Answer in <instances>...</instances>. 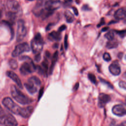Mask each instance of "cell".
Masks as SVG:
<instances>
[{
  "mask_svg": "<svg viewBox=\"0 0 126 126\" xmlns=\"http://www.w3.org/2000/svg\"><path fill=\"white\" fill-rule=\"evenodd\" d=\"M10 67L13 69H16L18 67V63L14 59H11L9 62Z\"/></svg>",
  "mask_w": 126,
  "mask_h": 126,
  "instance_id": "23",
  "label": "cell"
},
{
  "mask_svg": "<svg viewBox=\"0 0 126 126\" xmlns=\"http://www.w3.org/2000/svg\"><path fill=\"white\" fill-rule=\"evenodd\" d=\"M64 46L65 50H67L68 47V42H67V35L65 34L64 39Z\"/></svg>",
  "mask_w": 126,
  "mask_h": 126,
  "instance_id": "29",
  "label": "cell"
},
{
  "mask_svg": "<svg viewBox=\"0 0 126 126\" xmlns=\"http://www.w3.org/2000/svg\"><path fill=\"white\" fill-rule=\"evenodd\" d=\"M10 92L13 98L21 104H28L33 101L32 99L24 94L15 85L11 86L10 88Z\"/></svg>",
  "mask_w": 126,
  "mask_h": 126,
  "instance_id": "1",
  "label": "cell"
},
{
  "mask_svg": "<svg viewBox=\"0 0 126 126\" xmlns=\"http://www.w3.org/2000/svg\"></svg>",
  "mask_w": 126,
  "mask_h": 126,
  "instance_id": "44",
  "label": "cell"
},
{
  "mask_svg": "<svg viewBox=\"0 0 126 126\" xmlns=\"http://www.w3.org/2000/svg\"><path fill=\"white\" fill-rule=\"evenodd\" d=\"M119 86L121 88L124 89V90H126V82L125 81H120L119 82Z\"/></svg>",
  "mask_w": 126,
  "mask_h": 126,
  "instance_id": "28",
  "label": "cell"
},
{
  "mask_svg": "<svg viewBox=\"0 0 126 126\" xmlns=\"http://www.w3.org/2000/svg\"><path fill=\"white\" fill-rule=\"evenodd\" d=\"M62 38L61 32L58 31H53L48 36V38L51 41H59Z\"/></svg>",
  "mask_w": 126,
  "mask_h": 126,
  "instance_id": "16",
  "label": "cell"
},
{
  "mask_svg": "<svg viewBox=\"0 0 126 126\" xmlns=\"http://www.w3.org/2000/svg\"><path fill=\"white\" fill-rule=\"evenodd\" d=\"M53 24L52 23H49L48 26L46 27V31H49L51 29V28H52V27L53 26Z\"/></svg>",
  "mask_w": 126,
  "mask_h": 126,
  "instance_id": "37",
  "label": "cell"
},
{
  "mask_svg": "<svg viewBox=\"0 0 126 126\" xmlns=\"http://www.w3.org/2000/svg\"><path fill=\"white\" fill-rule=\"evenodd\" d=\"M41 59V55L40 54H37V55H35L34 56V60L35 62H38Z\"/></svg>",
  "mask_w": 126,
  "mask_h": 126,
  "instance_id": "31",
  "label": "cell"
},
{
  "mask_svg": "<svg viewBox=\"0 0 126 126\" xmlns=\"http://www.w3.org/2000/svg\"><path fill=\"white\" fill-rule=\"evenodd\" d=\"M0 124L4 126H17L18 123L15 117L10 114H5L0 118Z\"/></svg>",
  "mask_w": 126,
  "mask_h": 126,
  "instance_id": "7",
  "label": "cell"
},
{
  "mask_svg": "<svg viewBox=\"0 0 126 126\" xmlns=\"http://www.w3.org/2000/svg\"><path fill=\"white\" fill-rule=\"evenodd\" d=\"M82 9L84 11H88L90 10V8L89 7V6L87 4H85L82 6Z\"/></svg>",
  "mask_w": 126,
  "mask_h": 126,
  "instance_id": "33",
  "label": "cell"
},
{
  "mask_svg": "<svg viewBox=\"0 0 126 126\" xmlns=\"http://www.w3.org/2000/svg\"><path fill=\"white\" fill-rule=\"evenodd\" d=\"M112 111L114 115L120 117L125 115L126 113L125 107L122 104L114 105L112 109Z\"/></svg>",
  "mask_w": 126,
  "mask_h": 126,
  "instance_id": "10",
  "label": "cell"
},
{
  "mask_svg": "<svg viewBox=\"0 0 126 126\" xmlns=\"http://www.w3.org/2000/svg\"><path fill=\"white\" fill-rule=\"evenodd\" d=\"M58 51H56L53 56H52V61H51V64L50 67V69H49V74H52L53 70L54 69V67L55 65L56 64V63L58 60Z\"/></svg>",
  "mask_w": 126,
  "mask_h": 126,
  "instance_id": "18",
  "label": "cell"
},
{
  "mask_svg": "<svg viewBox=\"0 0 126 126\" xmlns=\"http://www.w3.org/2000/svg\"><path fill=\"white\" fill-rule=\"evenodd\" d=\"M58 47V44L57 43H55L53 45V48H57Z\"/></svg>",
  "mask_w": 126,
  "mask_h": 126,
  "instance_id": "42",
  "label": "cell"
},
{
  "mask_svg": "<svg viewBox=\"0 0 126 126\" xmlns=\"http://www.w3.org/2000/svg\"><path fill=\"white\" fill-rule=\"evenodd\" d=\"M2 102L3 105L10 112L16 115L19 114L21 107L16 104L11 98L5 97L3 99Z\"/></svg>",
  "mask_w": 126,
  "mask_h": 126,
  "instance_id": "5",
  "label": "cell"
},
{
  "mask_svg": "<svg viewBox=\"0 0 126 126\" xmlns=\"http://www.w3.org/2000/svg\"><path fill=\"white\" fill-rule=\"evenodd\" d=\"M109 70L112 74L115 76L119 75L121 72L120 64L116 61L112 63L109 65Z\"/></svg>",
  "mask_w": 126,
  "mask_h": 126,
  "instance_id": "13",
  "label": "cell"
},
{
  "mask_svg": "<svg viewBox=\"0 0 126 126\" xmlns=\"http://www.w3.org/2000/svg\"><path fill=\"white\" fill-rule=\"evenodd\" d=\"M99 80L102 82V83L105 84V85H106L107 87H108L109 88H110L111 89H113V86L112 84H111L108 81H107L106 80H105V79H103L102 78H100V77H99Z\"/></svg>",
  "mask_w": 126,
  "mask_h": 126,
  "instance_id": "25",
  "label": "cell"
},
{
  "mask_svg": "<svg viewBox=\"0 0 126 126\" xmlns=\"http://www.w3.org/2000/svg\"><path fill=\"white\" fill-rule=\"evenodd\" d=\"M111 100L109 95L104 93H101L98 95V105L100 107H103L104 105L109 102Z\"/></svg>",
  "mask_w": 126,
  "mask_h": 126,
  "instance_id": "11",
  "label": "cell"
},
{
  "mask_svg": "<svg viewBox=\"0 0 126 126\" xmlns=\"http://www.w3.org/2000/svg\"><path fill=\"white\" fill-rule=\"evenodd\" d=\"M103 59L106 62H109L111 60V57L108 53L105 52L103 55Z\"/></svg>",
  "mask_w": 126,
  "mask_h": 126,
  "instance_id": "26",
  "label": "cell"
},
{
  "mask_svg": "<svg viewBox=\"0 0 126 126\" xmlns=\"http://www.w3.org/2000/svg\"><path fill=\"white\" fill-rule=\"evenodd\" d=\"M123 53H120L119 54V55H118V57L120 58V59H121L122 58V57H123Z\"/></svg>",
  "mask_w": 126,
  "mask_h": 126,
  "instance_id": "41",
  "label": "cell"
},
{
  "mask_svg": "<svg viewBox=\"0 0 126 126\" xmlns=\"http://www.w3.org/2000/svg\"><path fill=\"white\" fill-rule=\"evenodd\" d=\"M64 17L65 18L66 21L68 23H71L73 22L74 20V17L72 14V13L68 10H65L64 12Z\"/></svg>",
  "mask_w": 126,
  "mask_h": 126,
  "instance_id": "19",
  "label": "cell"
},
{
  "mask_svg": "<svg viewBox=\"0 0 126 126\" xmlns=\"http://www.w3.org/2000/svg\"><path fill=\"white\" fill-rule=\"evenodd\" d=\"M104 36L109 41L112 40L114 39V36H115L114 33L112 31H109V32H107L106 34H105Z\"/></svg>",
  "mask_w": 126,
  "mask_h": 126,
  "instance_id": "22",
  "label": "cell"
},
{
  "mask_svg": "<svg viewBox=\"0 0 126 126\" xmlns=\"http://www.w3.org/2000/svg\"><path fill=\"white\" fill-rule=\"evenodd\" d=\"M105 24V21H104V19L103 18H101L100 20V22L98 23V24L97 25V27H100V26H101L102 25H103Z\"/></svg>",
  "mask_w": 126,
  "mask_h": 126,
  "instance_id": "32",
  "label": "cell"
},
{
  "mask_svg": "<svg viewBox=\"0 0 126 126\" xmlns=\"http://www.w3.org/2000/svg\"><path fill=\"white\" fill-rule=\"evenodd\" d=\"M6 75L11 78L13 81H14L17 85L21 89H23V85L22 82L18 77V76L13 71H7L6 72Z\"/></svg>",
  "mask_w": 126,
  "mask_h": 126,
  "instance_id": "14",
  "label": "cell"
},
{
  "mask_svg": "<svg viewBox=\"0 0 126 126\" xmlns=\"http://www.w3.org/2000/svg\"><path fill=\"white\" fill-rule=\"evenodd\" d=\"M1 16H2V12H1V10L0 9V19L1 18Z\"/></svg>",
  "mask_w": 126,
  "mask_h": 126,
  "instance_id": "43",
  "label": "cell"
},
{
  "mask_svg": "<svg viewBox=\"0 0 126 126\" xmlns=\"http://www.w3.org/2000/svg\"><path fill=\"white\" fill-rule=\"evenodd\" d=\"M48 59H45L42 62V67L41 68L43 70V74L45 75L46 76H47V71H48Z\"/></svg>",
  "mask_w": 126,
  "mask_h": 126,
  "instance_id": "21",
  "label": "cell"
},
{
  "mask_svg": "<svg viewBox=\"0 0 126 126\" xmlns=\"http://www.w3.org/2000/svg\"><path fill=\"white\" fill-rule=\"evenodd\" d=\"M40 85L41 81L37 77L35 76L29 78L27 82L24 84L26 89L31 94L36 93Z\"/></svg>",
  "mask_w": 126,
  "mask_h": 126,
  "instance_id": "3",
  "label": "cell"
},
{
  "mask_svg": "<svg viewBox=\"0 0 126 126\" xmlns=\"http://www.w3.org/2000/svg\"><path fill=\"white\" fill-rule=\"evenodd\" d=\"M33 107L31 106L25 108H21L19 115L24 118H27L31 116L33 112Z\"/></svg>",
  "mask_w": 126,
  "mask_h": 126,
  "instance_id": "15",
  "label": "cell"
},
{
  "mask_svg": "<svg viewBox=\"0 0 126 126\" xmlns=\"http://www.w3.org/2000/svg\"><path fill=\"white\" fill-rule=\"evenodd\" d=\"M43 47V40L40 33H37L31 41V48L35 55L40 54Z\"/></svg>",
  "mask_w": 126,
  "mask_h": 126,
  "instance_id": "4",
  "label": "cell"
},
{
  "mask_svg": "<svg viewBox=\"0 0 126 126\" xmlns=\"http://www.w3.org/2000/svg\"><path fill=\"white\" fill-rule=\"evenodd\" d=\"M20 60L26 61L21 66L20 68V73L23 75L31 74L36 70V66L32 60L28 56H22L19 58Z\"/></svg>",
  "mask_w": 126,
  "mask_h": 126,
  "instance_id": "2",
  "label": "cell"
},
{
  "mask_svg": "<svg viewBox=\"0 0 126 126\" xmlns=\"http://www.w3.org/2000/svg\"><path fill=\"white\" fill-rule=\"evenodd\" d=\"M114 17L117 20H122L126 17V10L124 8H121L116 11Z\"/></svg>",
  "mask_w": 126,
  "mask_h": 126,
  "instance_id": "17",
  "label": "cell"
},
{
  "mask_svg": "<svg viewBox=\"0 0 126 126\" xmlns=\"http://www.w3.org/2000/svg\"><path fill=\"white\" fill-rule=\"evenodd\" d=\"M7 6L9 9V13L16 15L20 11V5L19 2L16 0L7 1Z\"/></svg>",
  "mask_w": 126,
  "mask_h": 126,
  "instance_id": "9",
  "label": "cell"
},
{
  "mask_svg": "<svg viewBox=\"0 0 126 126\" xmlns=\"http://www.w3.org/2000/svg\"><path fill=\"white\" fill-rule=\"evenodd\" d=\"M43 9V0L37 1L32 9V12L36 17H40Z\"/></svg>",
  "mask_w": 126,
  "mask_h": 126,
  "instance_id": "12",
  "label": "cell"
},
{
  "mask_svg": "<svg viewBox=\"0 0 126 126\" xmlns=\"http://www.w3.org/2000/svg\"><path fill=\"white\" fill-rule=\"evenodd\" d=\"M88 77L89 79L94 84H96L97 83V81H96V77L95 76V75L92 73H89L88 75Z\"/></svg>",
  "mask_w": 126,
  "mask_h": 126,
  "instance_id": "24",
  "label": "cell"
},
{
  "mask_svg": "<svg viewBox=\"0 0 126 126\" xmlns=\"http://www.w3.org/2000/svg\"><path fill=\"white\" fill-rule=\"evenodd\" d=\"M66 28V26L65 25H63L62 26H61L59 29H58V32H61L64 31V30H65Z\"/></svg>",
  "mask_w": 126,
  "mask_h": 126,
  "instance_id": "30",
  "label": "cell"
},
{
  "mask_svg": "<svg viewBox=\"0 0 126 126\" xmlns=\"http://www.w3.org/2000/svg\"><path fill=\"white\" fill-rule=\"evenodd\" d=\"M108 29H109V28H108V27H104V28H103L101 30V31H102V32H106V31H107Z\"/></svg>",
  "mask_w": 126,
  "mask_h": 126,
  "instance_id": "40",
  "label": "cell"
},
{
  "mask_svg": "<svg viewBox=\"0 0 126 126\" xmlns=\"http://www.w3.org/2000/svg\"><path fill=\"white\" fill-rule=\"evenodd\" d=\"M79 83L78 82L76 83L75 84V85H74V87H73V91H76V90H77V89H78L79 88Z\"/></svg>",
  "mask_w": 126,
  "mask_h": 126,
  "instance_id": "36",
  "label": "cell"
},
{
  "mask_svg": "<svg viewBox=\"0 0 126 126\" xmlns=\"http://www.w3.org/2000/svg\"><path fill=\"white\" fill-rule=\"evenodd\" d=\"M5 114V113H4V111H3V109L2 108L0 104V118L3 116Z\"/></svg>",
  "mask_w": 126,
  "mask_h": 126,
  "instance_id": "34",
  "label": "cell"
},
{
  "mask_svg": "<svg viewBox=\"0 0 126 126\" xmlns=\"http://www.w3.org/2000/svg\"><path fill=\"white\" fill-rule=\"evenodd\" d=\"M30 50V47L27 42L20 43L16 46L12 53V56L14 57L19 56L24 52H28Z\"/></svg>",
  "mask_w": 126,
  "mask_h": 126,
  "instance_id": "8",
  "label": "cell"
},
{
  "mask_svg": "<svg viewBox=\"0 0 126 126\" xmlns=\"http://www.w3.org/2000/svg\"><path fill=\"white\" fill-rule=\"evenodd\" d=\"M116 32L119 34V35L122 37L123 38L126 35V31L124 30H122V31H116Z\"/></svg>",
  "mask_w": 126,
  "mask_h": 126,
  "instance_id": "27",
  "label": "cell"
},
{
  "mask_svg": "<svg viewBox=\"0 0 126 126\" xmlns=\"http://www.w3.org/2000/svg\"><path fill=\"white\" fill-rule=\"evenodd\" d=\"M43 88H41L40 90V93L39 94V96H38V99H40V98L41 97V96H42V94H43Z\"/></svg>",
  "mask_w": 126,
  "mask_h": 126,
  "instance_id": "38",
  "label": "cell"
},
{
  "mask_svg": "<svg viewBox=\"0 0 126 126\" xmlns=\"http://www.w3.org/2000/svg\"><path fill=\"white\" fill-rule=\"evenodd\" d=\"M27 32L25 22L23 20L20 19L17 23V30L16 33V40L18 42L21 41L26 36Z\"/></svg>",
  "mask_w": 126,
  "mask_h": 126,
  "instance_id": "6",
  "label": "cell"
},
{
  "mask_svg": "<svg viewBox=\"0 0 126 126\" xmlns=\"http://www.w3.org/2000/svg\"><path fill=\"white\" fill-rule=\"evenodd\" d=\"M126 126V123L125 121H124V122L119 124L118 125H117V126Z\"/></svg>",
  "mask_w": 126,
  "mask_h": 126,
  "instance_id": "39",
  "label": "cell"
},
{
  "mask_svg": "<svg viewBox=\"0 0 126 126\" xmlns=\"http://www.w3.org/2000/svg\"><path fill=\"white\" fill-rule=\"evenodd\" d=\"M72 9L73 10V12H74L75 15L76 16H78V11L77 9L75 7H74V6H72Z\"/></svg>",
  "mask_w": 126,
  "mask_h": 126,
  "instance_id": "35",
  "label": "cell"
},
{
  "mask_svg": "<svg viewBox=\"0 0 126 126\" xmlns=\"http://www.w3.org/2000/svg\"><path fill=\"white\" fill-rule=\"evenodd\" d=\"M118 46V41L114 39L111 41H108L106 44V47L108 49L115 48H117Z\"/></svg>",
  "mask_w": 126,
  "mask_h": 126,
  "instance_id": "20",
  "label": "cell"
}]
</instances>
